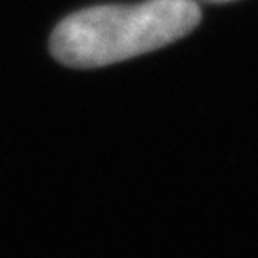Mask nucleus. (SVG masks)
I'll return each instance as SVG.
<instances>
[{"instance_id": "f257e3e1", "label": "nucleus", "mask_w": 258, "mask_h": 258, "mask_svg": "<svg viewBox=\"0 0 258 258\" xmlns=\"http://www.w3.org/2000/svg\"><path fill=\"white\" fill-rule=\"evenodd\" d=\"M199 21L195 0L94 6L65 18L52 33L50 50L69 67H103L166 46L191 33Z\"/></svg>"}, {"instance_id": "f03ea898", "label": "nucleus", "mask_w": 258, "mask_h": 258, "mask_svg": "<svg viewBox=\"0 0 258 258\" xmlns=\"http://www.w3.org/2000/svg\"><path fill=\"white\" fill-rule=\"evenodd\" d=\"M207 2H228V0H207Z\"/></svg>"}]
</instances>
